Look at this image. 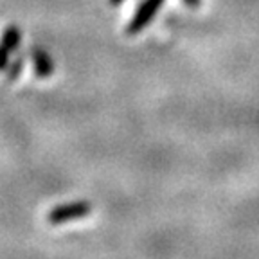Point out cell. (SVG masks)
I'll return each instance as SVG.
<instances>
[{"instance_id": "1", "label": "cell", "mask_w": 259, "mask_h": 259, "mask_svg": "<svg viewBox=\"0 0 259 259\" xmlns=\"http://www.w3.org/2000/svg\"><path fill=\"white\" fill-rule=\"evenodd\" d=\"M162 6V0H146L144 4L139 8L137 15H135V18L132 20V24L128 25V31L130 32H139L142 27H144L148 22L153 18L155 11H157L158 8Z\"/></svg>"}, {"instance_id": "4", "label": "cell", "mask_w": 259, "mask_h": 259, "mask_svg": "<svg viewBox=\"0 0 259 259\" xmlns=\"http://www.w3.org/2000/svg\"><path fill=\"white\" fill-rule=\"evenodd\" d=\"M113 4H119V2H122V0H112Z\"/></svg>"}, {"instance_id": "2", "label": "cell", "mask_w": 259, "mask_h": 259, "mask_svg": "<svg viewBox=\"0 0 259 259\" xmlns=\"http://www.w3.org/2000/svg\"><path fill=\"white\" fill-rule=\"evenodd\" d=\"M18 44H20V31H18V27H8V31L4 32V36L0 40V70L8 65L9 54L13 51H16Z\"/></svg>"}, {"instance_id": "3", "label": "cell", "mask_w": 259, "mask_h": 259, "mask_svg": "<svg viewBox=\"0 0 259 259\" xmlns=\"http://www.w3.org/2000/svg\"><path fill=\"white\" fill-rule=\"evenodd\" d=\"M32 56H34V67H36L38 76H49L53 72V61L41 51H32Z\"/></svg>"}]
</instances>
